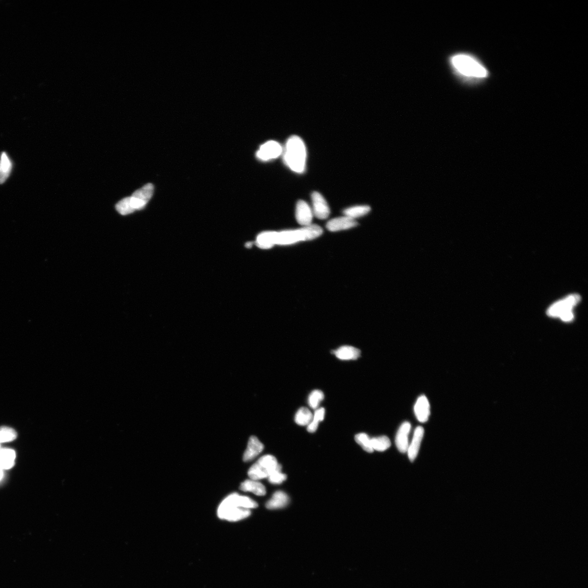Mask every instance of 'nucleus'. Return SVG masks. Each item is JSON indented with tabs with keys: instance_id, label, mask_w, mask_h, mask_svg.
Returning <instances> with one entry per match:
<instances>
[{
	"instance_id": "19",
	"label": "nucleus",
	"mask_w": 588,
	"mask_h": 588,
	"mask_svg": "<svg viewBox=\"0 0 588 588\" xmlns=\"http://www.w3.org/2000/svg\"><path fill=\"white\" fill-rule=\"evenodd\" d=\"M16 453L12 449H0V466L3 470L12 469L15 465Z\"/></svg>"
},
{
	"instance_id": "13",
	"label": "nucleus",
	"mask_w": 588,
	"mask_h": 588,
	"mask_svg": "<svg viewBox=\"0 0 588 588\" xmlns=\"http://www.w3.org/2000/svg\"><path fill=\"white\" fill-rule=\"evenodd\" d=\"M424 434V430L423 427H417L415 428L412 442L409 445L407 452L409 458L412 462L417 457Z\"/></svg>"
},
{
	"instance_id": "7",
	"label": "nucleus",
	"mask_w": 588,
	"mask_h": 588,
	"mask_svg": "<svg viewBox=\"0 0 588 588\" xmlns=\"http://www.w3.org/2000/svg\"><path fill=\"white\" fill-rule=\"evenodd\" d=\"M580 301V296L577 294L571 295L552 305L547 310L548 316L554 318H560L564 314L572 312L578 303Z\"/></svg>"
},
{
	"instance_id": "14",
	"label": "nucleus",
	"mask_w": 588,
	"mask_h": 588,
	"mask_svg": "<svg viewBox=\"0 0 588 588\" xmlns=\"http://www.w3.org/2000/svg\"><path fill=\"white\" fill-rule=\"evenodd\" d=\"M357 225V223L355 221L345 216L328 221L326 227L329 231L337 232L352 229Z\"/></svg>"
},
{
	"instance_id": "28",
	"label": "nucleus",
	"mask_w": 588,
	"mask_h": 588,
	"mask_svg": "<svg viewBox=\"0 0 588 588\" xmlns=\"http://www.w3.org/2000/svg\"><path fill=\"white\" fill-rule=\"evenodd\" d=\"M282 466L279 465L278 468L268 476V481L273 484H280L285 481L287 476L286 474L281 472Z\"/></svg>"
},
{
	"instance_id": "29",
	"label": "nucleus",
	"mask_w": 588,
	"mask_h": 588,
	"mask_svg": "<svg viewBox=\"0 0 588 588\" xmlns=\"http://www.w3.org/2000/svg\"><path fill=\"white\" fill-rule=\"evenodd\" d=\"M325 409L323 408L318 409L316 410L315 412H314L312 420H313L314 422L319 423V422L323 421V420L324 419V418H325Z\"/></svg>"
},
{
	"instance_id": "1",
	"label": "nucleus",
	"mask_w": 588,
	"mask_h": 588,
	"mask_svg": "<svg viewBox=\"0 0 588 588\" xmlns=\"http://www.w3.org/2000/svg\"><path fill=\"white\" fill-rule=\"evenodd\" d=\"M258 503L247 496L234 493L222 501L217 515L222 520L236 522L246 519L251 514L250 509L257 508Z\"/></svg>"
},
{
	"instance_id": "26",
	"label": "nucleus",
	"mask_w": 588,
	"mask_h": 588,
	"mask_svg": "<svg viewBox=\"0 0 588 588\" xmlns=\"http://www.w3.org/2000/svg\"><path fill=\"white\" fill-rule=\"evenodd\" d=\"M356 442L361 446L362 448L366 452L371 453L374 452L371 445V439L369 437V436L365 433H360L355 436L354 438Z\"/></svg>"
},
{
	"instance_id": "25",
	"label": "nucleus",
	"mask_w": 588,
	"mask_h": 588,
	"mask_svg": "<svg viewBox=\"0 0 588 588\" xmlns=\"http://www.w3.org/2000/svg\"><path fill=\"white\" fill-rule=\"evenodd\" d=\"M17 438V433L13 429L7 427L0 428V444L12 442Z\"/></svg>"
},
{
	"instance_id": "16",
	"label": "nucleus",
	"mask_w": 588,
	"mask_h": 588,
	"mask_svg": "<svg viewBox=\"0 0 588 588\" xmlns=\"http://www.w3.org/2000/svg\"><path fill=\"white\" fill-rule=\"evenodd\" d=\"M277 232H265L261 233L257 237V245L263 248L268 249L277 245Z\"/></svg>"
},
{
	"instance_id": "5",
	"label": "nucleus",
	"mask_w": 588,
	"mask_h": 588,
	"mask_svg": "<svg viewBox=\"0 0 588 588\" xmlns=\"http://www.w3.org/2000/svg\"><path fill=\"white\" fill-rule=\"evenodd\" d=\"M451 63L457 72L467 77L484 78L487 75L486 69L470 56L458 54L451 59Z\"/></svg>"
},
{
	"instance_id": "11",
	"label": "nucleus",
	"mask_w": 588,
	"mask_h": 588,
	"mask_svg": "<svg viewBox=\"0 0 588 588\" xmlns=\"http://www.w3.org/2000/svg\"><path fill=\"white\" fill-rule=\"evenodd\" d=\"M412 425L409 422H404L398 430L395 438V444L400 452L407 453L409 447V435Z\"/></svg>"
},
{
	"instance_id": "17",
	"label": "nucleus",
	"mask_w": 588,
	"mask_h": 588,
	"mask_svg": "<svg viewBox=\"0 0 588 588\" xmlns=\"http://www.w3.org/2000/svg\"><path fill=\"white\" fill-rule=\"evenodd\" d=\"M332 353L335 354L338 359L347 361L357 359L361 355V351L356 348L346 346L333 351Z\"/></svg>"
},
{
	"instance_id": "9",
	"label": "nucleus",
	"mask_w": 588,
	"mask_h": 588,
	"mask_svg": "<svg viewBox=\"0 0 588 588\" xmlns=\"http://www.w3.org/2000/svg\"><path fill=\"white\" fill-rule=\"evenodd\" d=\"M313 213L318 219H327L330 213L329 206L323 197L318 192H314L312 195Z\"/></svg>"
},
{
	"instance_id": "2",
	"label": "nucleus",
	"mask_w": 588,
	"mask_h": 588,
	"mask_svg": "<svg viewBox=\"0 0 588 588\" xmlns=\"http://www.w3.org/2000/svg\"><path fill=\"white\" fill-rule=\"evenodd\" d=\"M283 151V159L291 170L302 174L306 167L307 152L305 144L297 136H292L287 142Z\"/></svg>"
},
{
	"instance_id": "24",
	"label": "nucleus",
	"mask_w": 588,
	"mask_h": 588,
	"mask_svg": "<svg viewBox=\"0 0 588 588\" xmlns=\"http://www.w3.org/2000/svg\"><path fill=\"white\" fill-rule=\"evenodd\" d=\"M371 445L374 450L384 452L391 445V441L386 436L371 439Z\"/></svg>"
},
{
	"instance_id": "21",
	"label": "nucleus",
	"mask_w": 588,
	"mask_h": 588,
	"mask_svg": "<svg viewBox=\"0 0 588 588\" xmlns=\"http://www.w3.org/2000/svg\"><path fill=\"white\" fill-rule=\"evenodd\" d=\"M0 161L1 166L0 172V184H2L8 178L12 170V164L5 152L2 153Z\"/></svg>"
},
{
	"instance_id": "12",
	"label": "nucleus",
	"mask_w": 588,
	"mask_h": 588,
	"mask_svg": "<svg viewBox=\"0 0 588 588\" xmlns=\"http://www.w3.org/2000/svg\"><path fill=\"white\" fill-rule=\"evenodd\" d=\"M414 412L420 422L428 421L430 414V406L429 400L425 395H421L417 399L414 405Z\"/></svg>"
},
{
	"instance_id": "15",
	"label": "nucleus",
	"mask_w": 588,
	"mask_h": 588,
	"mask_svg": "<svg viewBox=\"0 0 588 588\" xmlns=\"http://www.w3.org/2000/svg\"><path fill=\"white\" fill-rule=\"evenodd\" d=\"M264 449V445L258 439L252 436L248 441L247 448L243 457V460L250 461L260 454Z\"/></svg>"
},
{
	"instance_id": "23",
	"label": "nucleus",
	"mask_w": 588,
	"mask_h": 588,
	"mask_svg": "<svg viewBox=\"0 0 588 588\" xmlns=\"http://www.w3.org/2000/svg\"><path fill=\"white\" fill-rule=\"evenodd\" d=\"M371 210V207L367 206H355L346 209L344 211L345 216L353 219L355 218L366 215Z\"/></svg>"
},
{
	"instance_id": "8",
	"label": "nucleus",
	"mask_w": 588,
	"mask_h": 588,
	"mask_svg": "<svg viewBox=\"0 0 588 588\" xmlns=\"http://www.w3.org/2000/svg\"><path fill=\"white\" fill-rule=\"evenodd\" d=\"M283 153L281 145L276 141H270L262 145L257 152V157L262 161L275 159Z\"/></svg>"
},
{
	"instance_id": "6",
	"label": "nucleus",
	"mask_w": 588,
	"mask_h": 588,
	"mask_svg": "<svg viewBox=\"0 0 588 588\" xmlns=\"http://www.w3.org/2000/svg\"><path fill=\"white\" fill-rule=\"evenodd\" d=\"M279 465L277 459L271 455L263 456L252 466L248 474L251 479L260 480L268 478Z\"/></svg>"
},
{
	"instance_id": "20",
	"label": "nucleus",
	"mask_w": 588,
	"mask_h": 588,
	"mask_svg": "<svg viewBox=\"0 0 588 588\" xmlns=\"http://www.w3.org/2000/svg\"><path fill=\"white\" fill-rule=\"evenodd\" d=\"M240 489L245 492H251L256 495L262 496L266 494L265 486L256 480H246L241 483Z\"/></svg>"
},
{
	"instance_id": "3",
	"label": "nucleus",
	"mask_w": 588,
	"mask_h": 588,
	"mask_svg": "<svg viewBox=\"0 0 588 588\" xmlns=\"http://www.w3.org/2000/svg\"><path fill=\"white\" fill-rule=\"evenodd\" d=\"M154 185L148 183L135 191L131 196L125 197L116 205V209L119 214L126 215L136 210L143 209L153 196Z\"/></svg>"
},
{
	"instance_id": "27",
	"label": "nucleus",
	"mask_w": 588,
	"mask_h": 588,
	"mask_svg": "<svg viewBox=\"0 0 588 588\" xmlns=\"http://www.w3.org/2000/svg\"><path fill=\"white\" fill-rule=\"evenodd\" d=\"M323 399L324 394L321 390H314L309 395L308 400L309 406L312 409H317Z\"/></svg>"
},
{
	"instance_id": "31",
	"label": "nucleus",
	"mask_w": 588,
	"mask_h": 588,
	"mask_svg": "<svg viewBox=\"0 0 588 588\" xmlns=\"http://www.w3.org/2000/svg\"><path fill=\"white\" fill-rule=\"evenodd\" d=\"M3 470H4L1 468V466H0V481H1L3 478V476H4Z\"/></svg>"
},
{
	"instance_id": "22",
	"label": "nucleus",
	"mask_w": 588,
	"mask_h": 588,
	"mask_svg": "<svg viewBox=\"0 0 588 588\" xmlns=\"http://www.w3.org/2000/svg\"><path fill=\"white\" fill-rule=\"evenodd\" d=\"M313 417L311 411L306 408L299 409L295 416V421L299 425L305 426L310 424Z\"/></svg>"
},
{
	"instance_id": "18",
	"label": "nucleus",
	"mask_w": 588,
	"mask_h": 588,
	"mask_svg": "<svg viewBox=\"0 0 588 588\" xmlns=\"http://www.w3.org/2000/svg\"><path fill=\"white\" fill-rule=\"evenodd\" d=\"M290 502V498L284 492L278 491L273 495L272 498L266 504L268 509H277L283 508Z\"/></svg>"
},
{
	"instance_id": "30",
	"label": "nucleus",
	"mask_w": 588,
	"mask_h": 588,
	"mask_svg": "<svg viewBox=\"0 0 588 588\" xmlns=\"http://www.w3.org/2000/svg\"><path fill=\"white\" fill-rule=\"evenodd\" d=\"M319 426V423L314 422L312 420L311 422L307 425V431L309 433H314L316 432Z\"/></svg>"
},
{
	"instance_id": "32",
	"label": "nucleus",
	"mask_w": 588,
	"mask_h": 588,
	"mask_svg": "<svg viewBox=\"0 0 588 588\" xmlns=\"http://www.w3.org/2000/svg\"><path fill=\"white\" fill-rule=\"evenodd\" d=\"M1 161H0V172H1Z\"/></svg>"
},
{
	"instance_id": "10",
	"label": "nucleus",
	"mask_w": 588,
	"mask_h": 588,
	"mask_svg": "<svg viewBox=\"0 0 588 588\" xmlns=\"http://www.w3.org/2000/svg\"><path fill=\"white\" fill-rule=\"evenodd\" d=\"M313 213L311 207L303 201H299L296 207V218L299 224L305 227L312 224Z\"/></svg>"
},
{
	"instance_id": "4",
	"label": "nucleus",
	"mask_w": 588,
	"mask_h": 588,
	"mask_svg": "<svg viewBox=\"0 0 588 588\" xmlns=\"http://www.w3.org/2000/svg\"><path fill=\"white\" fill-rule=\"evenodd\" d=\"M323 232L320 226L312 224L298 230L277 232V245H288L300 241L313 240L320 236Z\"/></svg>"
}]
</instances>
